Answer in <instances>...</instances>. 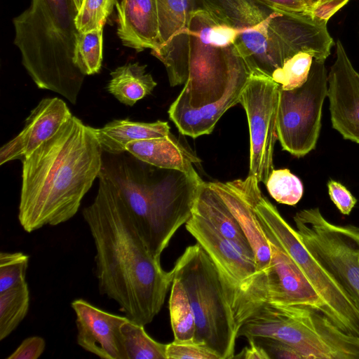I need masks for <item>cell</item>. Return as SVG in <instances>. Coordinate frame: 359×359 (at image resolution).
Segmentation results:
<instances>
[{"instance_id": "cell-1", "label": "cell", "mask_w": 359, "mask_h": 359, "mask_svg": "<svg viewBox=\"0 0 359 359\" xmlns=\"http://www.w3.org/2000/svg\"><path fill=\"white\" fill-rule=\"evenodd\" d=\"M98 179L97 194L82 212L95 245L98 288L127 318L144 326L161 311L173 272L151 254L113 183L101 175Z\"/></svg>"}, {"instance_id": "cell-2", "label": "cell", "mask_w": 359, "mask_h": 359, "mask_svg": "<svg viewBox=\"0 0 359 359\" xmlns=\"http://www.w3.org/2000/svg\"><path fill=\"white\" fill-rule=\"evenodd\" d=\"M103 150L93 130L74 116L22 161L18 220L31 233L73 217L98 177Z\"/></svg>"}, {"instance_id": "cell-3", "label": "cell", "mask_w": 359, "mask_h": 359, "mask_svg": "<svg viewBox=\"0 0 359 359\" xmlns=\"http://www.w3.org/2000/svg\"><path fill=\"white\" fill-rule=\"evenodd\" d=\"M123 154L103 156L100 175L118 189L151 254L160 259L175 232L191 217L203 180Z\"/></svg>"}, {"instance_id": "cell-4", "label": "cell", "mask_w": 359, "mask_h": 359, "mask_svg": "<svg viewBox=\"0 0 359 359\" xmlns=\"http://www.w3.org/2000/svg\"><path fill=\"white\" fill-rule=\"evenodd\" d=\"M77 12L73 0H32L29 7L13 20L14 44L34 83L74 104L86 76L73 61L79 34Z\"/></svg>"}, {"instance_id": "cell-5", "label": "cell", "mask_w": 359, "mask_h": 359, "mask_svg": "<svg viewBox=\"0 0 359 359\" xmlns=\"http://www.w3.org/2000/svg\"><path fill=\"white\" fill-rule=\"evenodd\" d=\"M250 28L233 25L208 6L195 8L182 33L187 36L188 77L174 102L202 107L246 83L251 71L234 43Z\"/></svg>"}, {"instance_id": "cell-6", "label": "cell", "mask_w": 359, "mask_h": 359, "mask_svg": "<svg viewBox=\"0 0 359 359\" xmlns=\"http://www.w3.org/2000/svg\"><path fill=\"white\" fill-rule=\"evenodd\" d=\"M269 337L293 347L303 359H359V337L310 307L268 303L240 327L238 337Z\"/></svg>"}, {"instance_id": "cell-7", "label": "cell", "mask_w": 359, "mask_h": 359, "mask_svg": "<svg viewBox=\"0 0 359 359\" xmlns=\"http://www.w3.org/2000/svg\"><path fill=\"white\" fill-rule=\"evenodd\" d=\"M172 270L184 285L194 313V341L205 345L219 359L233 358L238 329L209 255L196 242L186 248Z\"/></svg>"}, {"instance_id": "cell-8", "label": "cell", "mask_w": 359, "mask_h": 359, "mask_svg": "<svg viewBox=\"0 0 359 359\" xmlns=\"http://www.w3.org/2000/svg\"><path fill=\"white\" fill-rule=\"evenodd\" d=\"M243 198L253 207L265 234L292 258L317 291L329 318L342 330L359 337V311L350 294L304 246L296 229L263 195L256 180L249 182Z\"/></svg>"}, {"instance_id": "cell-9", "label": "cell", "mask_w": 359, "mask_h": 359, "mask_svg": "<svg viewBox=\"0 0 359 359\" xmlns=\"http://www.w3.org/2000/svg\"><path fill=\"white\" fill-rule=\"evenodd\" d=\"M185 227L216 266L239 330L250 317L269 303V276L257 271L254 257L235 246L199 215L192 212Z\"/></svg>"}, {"instance_id": "cell-10", "label": "cell", "mask_w": 359, "mask_h": 359, "mask_svg": "<svg viewBox=\"0 0 359 359\" xmlns=\"http://www.w3.org/2000/svg\"><path fill=\"white\" fill-rule=\"evenodd\" d=\"M298 236L350 294L359 311V226L330 222L318 208L293 217Z\"/></svg>"}, {"instance_id": "cell-11", "label": "cell", "mask_w": 359, "mask_h": 359, "mask_svg": "<svg viewBox=\"0 0 359 359\" xmlns=\"http://www.w3.org/2000/svg\"><path fill=\"white\" fill-rule=\"evenodd\" d=\"M327 76L325 62L313 59L308 79L302 86L280 89L278 140L283 149L294 156L302 157L316 147L327 94Z\"/></svg>"}, {"instance_id": "cell-12", "label": "cell", "mask_w": 359, "mask_h": 359, "mask_svg": "<svg viewBox=\"0 0 359 359\" xmlns=\"http://www.w3.org/2000/svg\"><path fill=\"white\" fill-rule=\"evenodd\" d=\"M280 89V86L271 77L251 72L240 98L250 134L248 175L255 177L259 184H265L273 170Z\"/></svg>"}, {"instance_id": "cell-13", "label": "cell", "mask_w": 359, "mask_h": 359, "mask_svg": "<svg viewBox=\"0 0 359 359\" xmlns=\"http://www.w3.org/2000/svg\"><path fill=\"white\" fill-rule=\"evenodd\" d=\"M327 96L332 128L344 139L359 144V73L340 40L336 43V60L327 76Z\"/></svg>"}, {"instance_id": "cell-14", "label": "cell", "mask_w": 359, "mask_h": 359, "mask_svg": "<svg viewBox=\"0 0 359 359\" xmlns=\"http://www.w3.org/2000/svg\"><path fill=\"white\" fill-rule=\"evenodd\" d=\"M77 344L102 359H125L121 327L129 318L103 311L83 299L74 300Z\"/></svg>"}, {"instance_id": "cell-15", "label": "cell", "mask_w": 359, "mask_h": 359, "mask_svg": "<svg viewBox=\"0 0 359 359\" xmlns=\"http://www.w3.org/2000/svg\"><path fill=\"white\" fill-rule=\"evenodd\" d=\"M266 237L271 251L269 303L310 307L328 317L323 300L296 262L273 238Z\"/></svg>"}, {"instance_id": "cell-16", "label": "cell", "mask_w": 359, "mask_h": 359, "mask_svg": "<svg viewBox=\"0 0 359 359\" xmlns=\"http://www.w3.org/2000/svg\"><path fill=\"white\" fill-rule=\"evenodd\" d=\"M72 116L66 102L58 97L42 99L25 119L23 129L0 149V165L21 161L53 136Z\"/></svg>"}, {"instance_id": "cell-17", "label": "cell", "mask_w": 359, "mask_h": 359, "mask_svg": "<svg viewBox=\"0 0 359 359\" xmlns=\"http://www.w3.org/2000/svg\"><path fill=\"white\" fill-rule=\"evenodd\" d=\"M118 12L117 35L124 46L137 52L158 46L156 0H121Z\"/></svg>"}, {"instance_id": "cell-18", "label": "cell", "mask_w": 359, "mask_h": 359, "mask_svg": "<svg viewBox=\"0 0 359 359\" xmlns=\"http://www.w3.org/2000/svg\"><path fill=\"white\" fill-rule=\"evenodd\" d=\"M126 151L136 158L157 168L177 170L199 177L194 165L200 158L172 133L167 136L133 141L126 144Z\"/></svg>"}, {"instance_id": "cell-19", "label": "cell", "mask_w": 359, "mask_h": 359, "mask_svg": "<svg viewBox=\"0 0 359 359\" xmlns=\"http://www.w3.org/2000/svg\"><path fill=\"white\" fill-rule=\"evenodd\" d=\"M210 184L237 219L252 250L257 271L269 276L271 247L253 207L226 182H211Z\"/></svg>"}, {"instance_id": "cell-20", "label": "cell", "mask_w": 359, "mask_h": 359, "mask_svg": "<svg viewBox=\"0 0 359 359\" xmlns=\"http://www.w3.org/2000/svg\"><path fill=\"white\" fill-rule=\"evenodd\" d=\"M247 82L235 87L219 100L202 107H192L173 102L168 110L169 117L182 135L196 138L210 134L222 115L240 103Z\"/></svg>"}, {"instance_id": "cell-21", "label": "cell", "mask_w": 359, "mask_h": 359, "mask_svg": "<svg viewBox=\"0 0 359 359\" xmlns=\"http://www.w3.org/2000/svg\"><path fill=\"white\" fill-rule=\"evenodd\" d=\"M192 212L201 217L235 246L255 259L237 219L210 182L203 181L200 184Z\"/></svg>"}, {"instance_id": "cell-22", "label": "cell", "mask_w": 359, "mask_h": 359, "mask_svg": "<svg viewBox=\"0 0 359 359\" xmlns=\"http://www.w3.org/2000/svg\"><path fill=\"white\" fill-rule=\"evenodd\" d=\"M93 130L103 151L109 154L126 152V144L131 142L164 137L171 133L166 121L144 123L129 119L113 120L102 128H93Z\"/></svg>"}, {"instance_id": "cell-23", "label": "cell", "mask_w": 359, "mask_h": 359, "mask_svg": "<svg viewBox=\"0 0 359 359\" xmlns=\"http://www.w3.org/2000/svg\"><path fill=\"white\" fill-rule=\"evenodd\" d=\"M158 17V46L151 53L161 62L170 54L187 28L195 8L192 0H156Z\"/></svg>"}, {"instance_id": "cell-24", "label": "cell", "mask_w": 359, "mask_h": 359, "mask_svg": "<svg viewBox=\"0 0 359 359\" xmlns=\"http://www.w3.org/2000/svg\"><path fill=\"white\" fill-rule=\"evenodd\" d=\"M107 90L121 103L133 106L138 100L151 94L157 83L146 72V65L128 63L110 73Z\"/></svg>"}, {"instance_id": "cell-25", "label": "cell", "mask_w": 359, "mask_h": 359, "mask_svg": "<svg viewBox=\"0 0 359 359\" xmlns=\"http://www.w3.org/2000/svg\"><path fill=\"white\" fill-rule=\"evenodd\" d=\"M168 305L174 340L194 341L196 333L194 313L184 285L174 276Z\"/></svg>"}, {"instance_id": "cell-26", "label": "cell", "mask_w": 359, "mask_h": 359, "mask_svg": "<svg viewBox=\"0 0 359 359\" xmlns=\"http://www.w3.org/2000/svg\"><path fill=\"white\" fill-rule=\"evenodd\" d=\"M144 326L128 319L121 327L125 359H167V344L156 341Z\"/></svg>"}, {"instance_id": "cell-27", "label": "cell", "mask_w": 359, "mask_h": 359, "mask_svg": "<svg viewBox=\"0 0 359 359\" xmlns=\"http://www.w3.org/2000/svg\"><path fill=\"white\" fill-rule=\"evenodd\" d=\"M29 307L26 281L0 292V340L8 337L24 320Z\"/></svg>"}, {"instance_id": "cell-28", "label": "cell", "mask_w": 359, "mask_h": 359, "mask_svg": "<svg viewBox=\"0 0 359 359\" xmlns=\"http://www.w3.org/2000/svg\"><path fill=\"white\" fill-rule=\"evenodd\" d=\"M103 27L77 36L73 61L76 67L85 76L100 72L102 62Z\"/></svg>"}, {"instance_id": "cell-29", "label": "cell", "mask_w": 359, "mask_h": 359, "mask_svg": "<svg viewBox=\"0 0 359 359\" xmlns=\"http://www.w3.org/2000/svg\"><path fill=\"white\" fill-rule=\"evenodd\" d=\"M313 56L301 51L285 60L283 65L272 73V79L285 90H293L302 86L308 79Z\"/></svg>"}, {"instance_id": "cell-30", "label": "cell", "mask_w": 359, "mask_h": 359, "mask_svg": "<svg viewBox=\"0 0 359 359\" xmlns=\"http://www.w3.org/2000/svg\"><path fill=\"white\" fill-rule=\"evenodd\" d=\"M265 185L271 197L282 204L294 205L303 195L301 180L288 169H273Z\"/></svg>"}, {"instance_id": "cell-31", "label": "cell", "mask_w": 359, "mask_h": 359, "mask_svg": "<svg viewBox=\"0 0 359 359\" xmlns=\"http://www.w3.org/2000/svg\"><path fill=\"white\" fill-rule=\"evenodd\" d=\"M117 0H83L75 23L80 33L103 27Z\"/></svg>"}, {"instance_id": "cell-32", "label": "cell", "mask_w": 359, "mask_h": 359, "mask_svg": "<svg viewBox=\"0 0 359 359\" xmlns=\"http://www.w3.org/2000/svg\"><path fill=\"white\" fill-rule=\"evenodd\" d=\"M29 256L21 252L0 254V292L14 287L25 281Z\"/></svg>"}, {"instance_id": "cell-33", "label": "cell", "mask_w": 359, "mask_h": 359, "mask_svg": "<svg viewBox=\"0 0 359 359\" xmlns=\"http://www.w3.org/2000/svg\"><path fill=\"white\" fill-rule=\"evenodd\" d=\"M167 359H219L205 345L195 341H177L167 344Z\"/></svg>"}, {"instance_id": "cell-34", "label": "cell", "mask_w": 359, "mask_h": 359, "mask_svg": "<svg viewBox=\"0 0 359 359\" xmlns=\"http://www.w3.org/2000/svg\"><path fill=\"white\" fill-rule=\"evenodd\" d=\"M254 339L266 351L270 359H303L293 347L285 342L269 337H254Z\"/></svg>"}, {"instance_id": "cell-35", "label": "cell", "mask_w": 359, "mask_h": 359, "mask_svg": "<svg viewBox=\"0 0 359 359\" xmlns=\"http://www.w3.org/2000/svg\"><path fill=\"white\" fill-rule=\"evenodd\" d=\"M330 199L343 215H349L355 207L357 200L341 183L330 180L327 182Z\"/></svg>"}, {"instance_id": "cell-36", "label": "cell", "mask_w": 359, "mask_h": 359, "mask_svg": "<svg viewBox=\"0 0 359 359\" xmlns=\"http://www.w3.org/2000/svg\"><path fill=\"white\" fill-rule=\"evenodd\" d=\"M46 341L39 336L25 339L7 359H37L43 353Z\"/></svg>"}, {"instance_id": "cell-37", "label": "cell", "mask_w": 359, "mask_h": 359, "mask_svg": "<svg viewBox=\"0 0 359 359\" xmlns=\"http://www.w3.org/2000/svg\"><path fill=\"white\" fill-rule=\"evenodd\" d=\"M271 11L292 15L310 11L304 0H255Z\"/></svg>"}, {"instance_id": "cell-38", "label": "cell", "mask_w": 359, "mask_h": 359, "mask_svg": "<svg viewBox=\"0 0 359 359\" xmlns=\"http://www.w3.org/2000/svg\"><path fill=\"white\" fill-rule=\"evenodd\" d=\"M350 0H318L310 8L315 16L327 21Z\"/></svg>"}, {"instance_id": "cell-39", "label": "cell", "mask_w": 359, "mask_h": 359, "mask_svg": "<svg viewBox=\"0 0 359 359\" xmlns=\"http://www.w3.org/2000/svg\"><path fill=\"white\" fill-rule=\"evenodd\" d=\"M249 346L245 347L233 358L243 359H270L266 351L259 345L254 338H248Z\"/></svg>"}, {"instance_id": "cell-40", "label": "cell", "mask_w": 359, "mask_h": 359, "mask_svg": "<svg viewBox=\"0 0 359 359\" xmlns=\"http://www.w3.org/2000/svg\"><path fill=\"white\" fill-rule=\"evenodd\" d=\"M76 8L79 10L82 4L83 0H73Z\"/></svg>"}, {"instance_id": "cell-41", "label": "cell", "mask_w": 359, "mask_h": 359, "mask_svg": "<svg viewBox=\"0 0 359 359\" xmlns=\"http://www.w3.org/2000/svg\"><path fill=\"white\" fill-rule=\"evenodd\" d=\"M317 1H318V0H317Z\"/></svg>"}]
</instances>
